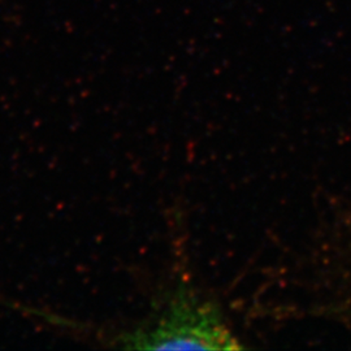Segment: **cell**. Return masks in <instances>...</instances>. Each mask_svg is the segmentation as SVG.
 Segmentation results:
<instances>
[{
  "label": "cell",
  "instance_id": "cell-1",
  "mask_svg": "<svg viewBox=\"0 0 351 351\" xmlns=\"http://www.w3.org/2000/svg\"><path fill=\"white\" fill-rule=\"evenodd\" d=\"M124 349L145 350H234L241 346L213 303L185 285H178L158 313L136 330L114 341Z\"/></svg>",
  "mask_w": 351,
  "mask_h": 351
}]
</instances>
